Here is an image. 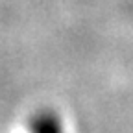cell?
<instances>
[{"instance_id":"cell-1","label":"cell","mask_w":133,"mask_h":133,"mask_svg":"<svg viewBox=\"0 0 133 133\" xmlns=\"http://www.w3.org/2000/svg\"><path fill=\"white\" fill-rule=\"evenodd\" d=\"M30 133H65V126L54 111L44 109L31 116Z\"/></svg>"}]
</instances>
